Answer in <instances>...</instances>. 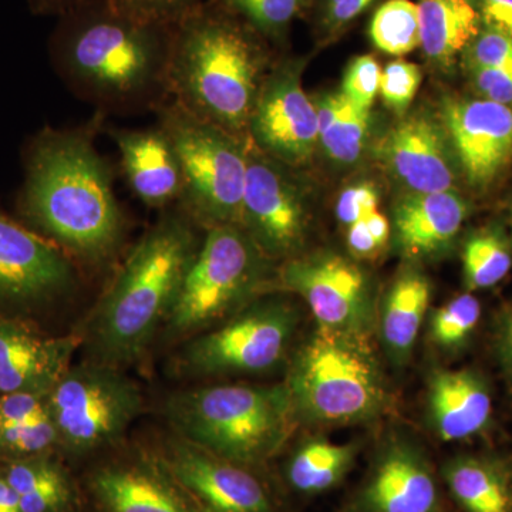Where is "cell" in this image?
<instances>
[{
  "mask_svg": "<svg viewBox=\"0 0 512 512\" xmlns=\"http://www.w3.org/2000/svg\"><path fill=\"white\" fill-rule=\"evenodd\" d=\"M348 245L353 254L366 258L375 255L382 247L377 244L376 239L370 234L365 220L355 222L348 227Z\"/></svg>",
  "mask_w": 512,
  "mask_h": 512,
  "instance_id": "obj_44",
  "label": "cell"
},
{
  "mask_svg": "<svg viewBox=\"0 0 512 512\" xmlns=\"http://www.w3.org/2000/svg\"><path fill=\"white\" fill-rule=\"evenodd\" d=\"M454 500L466 512H512V494L503 471L487 460L458 457L443 468Z\"/></svg>",
  "mask_w": 512,
  "mask_h": 512,
  "instance_id": "obj_27",
  "label": "cell"
},
{
  "mask_svg": "<svg viewBox=\"0 0 512 512\" xmlns=\"http://www.w3.org/2000/svg\"><path fill=\"white\" fill-rule=\"evenodd\" d=\"M116 143L131 192L147 207L164 211L180 204L184 183L173 143L158 126L104 127Z\"/></svg>",
  "mask_w": 512,
  "mask_h": 512,
  "instance_id": "obj_17",
  "label": "cell"
},
{
  "mask_svg": "<svg viewBox=\"0 0 512 512\" xmlns=\"http://www.w3.org/2000/svg\"><path fill=\"white\" fill-rule=\"evenodd\" d=\"M93 490L107 512H200L170 471L151 463L101 468Z\"/></svg>",
  "mask_w": 512,
  "mask_h": 512,
  "instance_id": "obj_21",
  "label": "cell"
},
{
  "mask_svg": "<svg viewBox=\"0 0 512 512\" xmlns=\"http://www.w3.org/2000/svg\"><path fill=\"white\" fill-rule=\"evenodd\" d=\"M444 126L468 183H493L512 158V109L491 100L446 104Z\"/></svg>",
  "mask_w": 512,
  "mask_h": 512,
  "instance_id": "obj_16",
  "label": "cell"
},
{
  "mask_svg": "<svg viewBox=\"0 0 512 512\" xmlns=\"http://www.w3.org/2000/svg\"><path fill=\"white\" fill-rule=\"evenodd\" d=\"M279 285L305 299L320 328L369 333L373 322L369 281L348 259L333 254L292 259L282 266Z\"/></svg>",
  "mask_w": 512,
  "mask_h": 512,
  "instance_id": "obj_13",
  "label": "cell"
},
{
  "mask_svg": "<svg viewBox=\"0 0 512 512\" xmlns=\"http://www.w3.org/2000/svg\"><path fill=\"white\" fill-rule=\"evenodd\" d=\"M167 413L183 439L239 466L274 456L295 427L286 384H220L174 394Z\"/></svg>",
  "mask_w": 512,
  "mask_h": 512,
  "instance_id": "obj_5",
  "label": "cell"
},
{
  "mask_svg": "<svg viewBox=\"0 0 512 512\" xmlns=\"http://www.w3.org/2000/svg\"><path fill=\"white\" fill-rule=\"evenodd\" d=\"M286 386L296 417L318 426L365 423L387 403L367 336L320 326L293 359Z\"/></svg>",
  "mask_w": 512,
  "mask_h": 512,
  "instance_id": "obj_6",
  "label": "cell"
},
{
  "mask_svg": "<svg viewBox=\"0 0 512 512\" xmlns=\"http://www.w3.org/2000/svg\"><path fill=\"white\" fill-rule=\"evenodd\" d=\"M380 151L397 180L413 192L453 191L456 175L446 137L426 117H413L392 128Z\"/></svg>",
  "mask_w": 512,
  "mask_h": 512,
  "instance_id": "obj_20",
  "label": "cell"
},
{
  "mask_svg": "<svg viewBox=\"0 0 512 512\" xmlns=\"http://www.w3.org/2000/svg\"><path fill=\"white\" fill-rule=\"evenodd\" d=\"M346 104H348V99L342 93L330 94L320 100L319 104H315L316 113H318L319 136L338 120L342 111L345 110Z\"/></svg>",
  "mask_w": 512,
  "mask_h": 512,
  "instance_id": "obj_45",
  "label": "cell"
},
{
  "mask_svg": "<svg viewBox=\"0 0 512 512\" xmlns=\"http://www.w3.org/2000/svg\"><path fill=\"white\" fill-rule=\"evenodd\" d=\"M379 211V195L369 184L353 185L340 194L336 215L346 227Z\"/></svg>",
  "mask_w": 512,
  "mask_h": 512,
  "instance_id": "obj_39",
  "label": "cell"
},
{
  "mask_svg": "<svg viewBox=\"0 0 512 512\" xmlns=\"http://www.w3.org/2000/svg\"><path fill=\"white\" fill-rule=\"evenodd\" d=\"M431 426L443 441L470 439L487 427L493 397L485 380L471 370H441L430 380Z\"/></svg>",
  "mask_w": 512,
  "mask_h": 512,
  "instance_id": "obj_23",
  "label": "cell"
},
{
  "mask_svg": "<svg viewBox=\"0 0 512 512\" xmlns=\"http://www.w3.org/2000/svg\"><path fill=\"white\" fill-rule=\"evenodd\" d=\"M274 64L268 40L205 0L175 25L170 99L248 144L249 120Z\"/></svg>",
  "mask_w": 512,
  "mask_h": 512,
  "instance_id": "obj_3",
  "label": "cell"
},
{
  "mask_svg": "<svg viewBox=\"0 0 512 512\" xmlns=\"http://www.w3.org/2000/svg\"><path fill=\"white\" fill-rule=\"evenodd\" d=\"M79 339L49 338L0 315V394L50 392L69 369Z\"/></svg>",
  "mask_w": 512,
  "mask_h": 512,
  "instance_id": "obj_18",
  "label": "cell"
},
{
  "mask_svg": "<svg viewBox=\"0 0 512 512\" xmlns=\"http://www.w3.org/2000/svg\"><path fill=\"white\" fill-rule=\"evenodd\" d=\"M69 481L64 477L19 497L22 512H62L70 501Z\"/></svg>",
  "mask_w": 512,
  "mask_h": 512,
  "instance_id": "obj_41",
  "label": "cell"
},
{
  "mask_svg": "<svg viewBox=\"0 0 512 512\" xmlns=\"http://www.w3.org/2000/svg\"><path fill=\"white\" fill-rule=\"evenodd\" d=\"M200 228L184 208L174 205L161 211L156 224L130 249L87 328L97 362L117 366L143 353L173 308L200 248Z\"/></svg>",
  "mask_w": 512,
  "mask_h": 512,
  "instance_id": "obj_4",
  "label": "cell"
},
{
  "mask_svg": "<svg viewBox=\"0 0 512 512\" xmlns=\"http://www.w3.org/2000/svg\"><path fill=\"white\" fill-rule=\"evenodd\" d=\"M498 355L503 363L505 372L512 380V309L507 312L501 320L500 329H498Z\"/></svg>",
  "mask_w": 512,
  "mask_h": 512,
  "instance_id": "obj_46",
  "label": "cell"
},
{
  "mask_svg": "<svg viewBox=\"0 0 512 512\" xmlns=\"http://www.w3.org/2000/svg\"><path fill=\"white\" fill-rule=\"evenodd\" d=\"M288 165L248 144L247 178L239 227L269 259L288 258L305 241V202Z\"/></svg>",
  "mask_w": 512,
  "mask_h": 512,
  "instance_id": "obj_12",
  "label": "cell"
},
{
  "mask_svg": "<svg viewBox=\"0 0 512 512\" xmlns=\"http://www.w3.org/2000/svg\"><path fill=\"white\" fill-rule=\"evenodd\" d=\"M480 318V301L471 293H464L434 312L431 339L443 349L460 348L473 335Z\"/></svg>",
  "mask_w": 512,
  "mask_h": 512,
  "instance_id": "obj_32",
  "label": "cell"
},
{
  "mask_svg": "<svg viewBox=\"0 0 512 512\" xmlns=\"http://www.w3.org/2000/svg\"><path fill=\"white\" fill-rule=\"evenodd\" d=\"M478 13L485 28L512 36V0H480Z\"/></svg>",
  "mask_w": 512,
  "mask_h": 512,
  "instance_id": "obj_43",
  "label": "cell"
},
{
  "mask_svg": "<svg viewBox=\"0 0 512 512\" xmlns=\"http://www.w3.org/2000/svg\"><path fill=\"white\" fill-rule=\"evenodd\" d=\"M421 72L414 63L394 60L382 70L379 93L390 109L403 113L419 92Z\"/></svg>",
  "mask_w": 512,
  "mask_h": 512,
  "instance_id": "obj_35",
  "label": "cell"
},
{
  "mask_svg": "<svg viewBox=\"0 0 512 512\" xmlns=\"http://www.w3.org/2000/svg\"><path fill=\"white\" fill-rule=\"evenodd\" d=\"M474 69L512 70V36L485 29L470 45Z\"/></svg>",
  "mask_w": 512,
  "mask_h": 512,
  "instance_id": "obj_38",
  "label": "cell"
},
{
  "mask_svg": "<svg viewBox=\"0 0 512 512\" xmlns=\"http://www.w3.org/2000/svg\"><path fill=\"white\" fill-rule=\"evenodd\" d=\"M299 60L276 62L262 84L248 144L288 167L308 163L319 140L318 113L301 83Z\"/></svg>",
  "mask_w": 512,
  "mask_h": 512,
  "instance_id": "obj_11",
  "label": "cell"
},
{
  "mask_svg": "<svg viewBox=\"0 0 512 512\" xmlns=\"http://www.w3.org/2000/svg\"><path fill=\"white\" fill-rule=\"evenodd\" d=\"M369 127L370 110L360 109L348 100L338 120L323 131L319 138L329 157L339 163L352 164L363 153Z\"/></svg>",
  "mask_w": 512,
  "mask_h": 512,
  "instance_id": "obj_33",
  "label": "cell"
},
{
  "mask_svg": "<svg viewBox=\"0 0 512 512\" xmlns=\"http://www.w3.org/2000/svg\"><path fill=\"white\" fill-rule=\"evenodd\" d=\"M79 0H28L30 12L37 16H62Z\"/></svg>",
  "mask_w": 512,
  "mask_h": 512,
  "instance_id": "obj_47",
  "label": "cell"
},
{
  "mask_svg": "<svg viewBox=\"0 0 512 512\" xmlns=\"http://www.w3.org/2000/svg\"><path fill=\"white\" fill-rule=\"evenodd\" d=\"M50 392L0 394V456H43L59 443L49 410Z\"/></svg>",
  "mask_w": 512,
  "mask_h": 512,
  "instance_id": "obj_24",
  "label": "cell"
},
{
  "mask_svg": "<svg viewBox=\"0 0 512 512\" xmlns=\"http://www.w3.org/2000/svg\"><path fill=\"white\" fill-rule=\"evenodd\" d=\"M57 19L50 60L77 99L106 117L156 113L170 100L175 26L131 18L106 0H79Z\"/></svg>",
  "mask_w": 512,
  "mask_h": 512,
  "instance_id": "obj_2",
  "label": "cell"
},
{
  "mask_svg": "<svg viewBox=\"0 0 512 512\" xmlns=\"http://www.w3.org/2000/svg\"><path fill=\"white\" fill-rule=\"evenodd\" d=\"M168 326L187 333L224 318L265 284L269 258L239 225L204 229Z\"/></svg>",
  "mask_w": 512,
  "mask_h": 512,
  "instance_id": "obj_8",
  "label": "cell"
},
{
  "mask_svg": "<svg viewBox=\"0 0 512 512\" xmlns=\"http://www.w3.org/2000/svg\"><path fill=\"white\" fill-rule=\"evenodd\" d=\"M430 298L429 279L414 271L400 276L387 293L380 315V335L390 359L397 365L412 355Z\"/></svg>",
  "mask_w": 512,
  "mask_h": 512,
  "instance_id": "obj_25",
  "label": "cell"
},
{
  "mask_svg": "<svg viewBox=\"0 0 512 512\" xmlns=\"http://www.w3.org/2000/svg\"><path fill=\"white\" fill-rule=\"evenodd\" d=\"M463 265L468 288H493L510 272V249L495 232H480L464 245Z\"/></svg>",
  "mask_w": 512,
  "mask_h": 512,
  "instance_id": "obj_31",
  "label": "cell"
},
{
  "mask_svg": "<svg viewBox=\"0 0 512 512\" xmlns=\"http://www.w3.org/2000/svg\"><path fill=\"white\" fill-rule=\"evenodd\" d=\"M76 284V262L63 249L0 210V302L42 305Z\"/></svg>",
  "mask_w": 512,
  "mask_h": 512,
  "instance_id": "obj_14",
  "label": "cell"
},
{
  "mask_svg": "<svg viewBox=\"0 0 512 512\" xmlns=\"http://www.w3.org/2000/svg\"><path fill=\"white\" fill-rule=\"evenodd\" d=\"M165 468L202 512H272L265 488L251 473L183 437L171 443Z\"/></svg>",
  "mask_w": 512,
  "mask_h": 512,
  "instance_id": "obj_15",
  "label": "cell"
},
{
  "mask_svg": "<svg viewBox=\"0 0 512 512\" xmlns=\"http://www.w3.org/2000/svg\"><path fill=\"white\" fill-rule=\"evenodd\" d=\"M104 114L79 126L46 127L23 151L25 180L16 210L30 229L74 262L103 268L120 255L127 215L114 190V168L97 150Z\"/></svg>",
  "mask_w": 512,
  "mask_h": 512,
  "instance_id": "obj_1",
  "label": "cell"
},
{
  "mask_svg": "<svg viewBox=\"0 0 512 512\" xmlns=\"http://www.w3.org/2000/svg\"><path fill=\"white\" fill-rule=\"evenodd\" d=\"M355 456L356 448L352 444L309 441L289 461V483L299 493H325L349 473Z\"/></svg>",
  "mask_w": 512,
  "mask_h": 512,
  "instance_id": "obj_28",
  "label": "cell"
},
{
  "mask_svg": "<svg viewBox=\"0 0 512 512\" xmlns=\"http://www.w3.org/2000/svg\"><path fill=\"white\" fill-rule=\"evenodd\" d=\"M0 512H22L19 495L10 487L5 476H0Z\"/></svg>",
  "mask_w": 512,
  "mask_h": 512,
  "instance_id": "obj_48",
  "label": "cell"
},
{
  "mask_svg": "<svg viewBox=\"0 0 512 512\" xmlns=\"http://www.w3.org/2000/svg\"><path fill=\"white\" fill-rule=\"evenodd\" d=\"M474 79L485 99L512 104V70L474 69Z\"/></svg>",
  "mask_w": 512,
  "mask_h": 512,
  "instance_id": "obj_42",
  "label": "cell"
},
{
  "mask_svg": "<svg viewBox=\"0 0 512 512\" xmlns=\"http://www.w3.org/2000/svg\"><path fill=\"white\" fill-rule=\"evenodd\" d=\"M382 69L375 57H356L343 79L342 94L355 106L370 110L377 93H379Z\"/></svg>",
  "mask_w": 512,
  "mask_h": 512,
  "instance_id": "obj_37",
  "label": "cell"
},
{
  "mask_svg": "<svg viewBox=\"0 0 512 512\" xmlns=\"http://www.w3.org/2000/svg\"><path fill=\"white\" fill-rule=\"evenodd\" d=\"M467 218V205L454 191L414 192L394 211L397 247L409 258H431L453 244Z\"/></svg>",
  "mask_w": 512,
  "mask_h": 512,
  "instance_id": "obj_22",
  "label": "cell"
},
{
  "mask_svg": "<svg viewBox=\"0 0 512 512\" xmlns=\"http://www.w3.org/2000/svg\"><path fill=\"white\" fill-rule=\"evenodd\" d=\"M143 397L116 366L90 363L67 369L49 394L59 443L87 453L114 443L141 412Z\"/></svg>",
  "mask_w": 512,
  "mask_h": 512,
  "instance_id": "obj_9",
  "label": "cell"
},
{
  "mask_svg": "<svg viewBox=\"0 0 512 512\" xmlns=\"http://www.w3.org/2000/svg\"><path fill=\"white\" fill-rule=\"evenodd\" d=\"M62 468L53 463L45 454L12 460L6 470L5 478L15 493L22 497L55 481L64 478Z\"/></svg>",
  "mask_w": 512,
  "mask_h": 512,
  "instance_id": "obj_36",
  "label": "cell"
},
{
  "mask_svg": "<svg viewBox=\"0 0 512 512\" xmlns=\"http://www.w3.org/2000/svg\"><path fill=\"white\" fill-rule=\"evenodd\" d=\"M106 2L131 18L175 26L205 0H106Z\"/></svg>",
  "mask_w": 512,
  "mask_h": 512,
  "instance_id": "obj_34",
  "label": "cell"
},
{
  "mask_svg": "<svg viewBox=\"0 0 512 512\" xmlns=\"http://www.w3.org/2000/svg\"><path fill=\"white\" fill-rule=\"evenodd\" d=\"M156 116L158 126L173 143L183 174V197L178 205L202 229L239 225L248 144L192 116L171 99L158 107Z\"/></svg>",
  "mask_w": 512,
  "mask_h": 512,
  "instance_id": "obj_7",
  "label": "cell"
},
{
  "mask_svg": "<svg viewBox=\"0 0 512 512\" xmlns=\"http://www.w3.org/2000/svg\"><path fill=\"white\" fill-rule=\"evenodd\" d=\"M362 512H436L439 487L426 457L407 441H394L377 458L359 497Z\"/></svg>",
  "mask_w": 512,
  "mask_h": 512,
  "instance_id": "obj_19",
  "label": "cell"
},
{
  "mask_svg": "<svg viewBox=\"0 0 512 512\" xmlns=\"http://www.w3.org/2000/svg\"><path fill=\"white\" fill-rule=\"evenodd\" d=\"M247 22L269 43H284L293 20L311 5V0H212Z\"/></svg>",
  "mask_w": 512,
  "mask_h": 512,
  "instance_id": "obj_30",
  "label": "cell"
},
{
  "mask_svg": "<svg viewBox=\"0 0 512 512\" xmlns=\"http://www.w3.org/2000/svg\"><path fill=\"white\" fill-rule=\"evenodd\" d=\"M373 2L375 0H323L320 9V29L328 36L338 35L369 9Z\"/></svg>",
  "mask_w": 512,
  "mask_h": 512,
  "instance_id": "obj_40",
  "label": "cell"
},
{
  "mask_svg": "<svg viewBox=\"0 0 512 512\" xmlns=\"http://www.w3.org/2000/svg\"><path fill=\"white\" fill-rule=\"evenodd\" d=\"M421 47L433 62H453L480 33L478 9L470 0H420Z\"/></svg>",
  "mask_w": 512,
  "mask_h": 512,
  "instance_id": "obj_26",
  "label": "cell"
},
{
  "mask_svg": "<svg viewBox=\"0 0 512 512\" xmlns=\"http://www.w3.org/2000/svg\"><path fill=\"white\" fill-rule=\"evenodd\" d=\"M369 36L387 55L413 52L421 45L419 6L412 0H387L373 15Z\"/></svg>",
  "mask_w": 512,
  "mask_h": 512,
  "instance_id": "obj_29",
  "label": "cell"
},
{
  "mask_svg": "<svg viewBox=\"0 0 512 512\" xmlns=\"http://www.w3.org/2000/svg\"><path fill=\"white\" fill-rule=\"evenodd\" d=\"M296 323L298 313L289 303H258L191 342L184 365L197 375L264 372L284 357Z\"/></svg>",
  "mask_w": 512,
  "mask_h": 512,
  "instance_id": "obj_10",
  "label": "cell"
}]
</instances>
